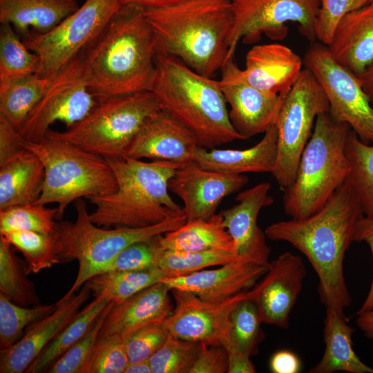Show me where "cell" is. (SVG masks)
<instances>
[{
  "label": "cell",
  "instance_id": "cell-3",
  "mask_svg": "<svg viewBox=\"0 0 373 373\" xmlns=\"http://www.w3.org/2000/svg\"><path fill=\"white\" fill-rule=\"evenodd\" d=\"M144 12L154 32L157 54L176 57L208 77L220 71L233 24L230 0H182Z\"/></svg>",
  "mask_w": 373,
  "mask_h": 373
},
{
  "label": "cell",
  "instance_id": "cell-33",
  "mask_svg": "<svg viewBox=\"0 0 373 373\" xmlns=\"http://www.w3.org/2000/svg\"><path fill=\"white\" fill-rule=\"evenodd\" d=\"M109 303L95 298L56 336L26 370V373L45 372L66 350L80 340L91 328Z\"/></svg>",
  "mask_w": 373,
  "mask_h": 373
},
{
  "label": "cell",
  "instance_id": "cell-40",
  "mask_svg": "<svg viewBox=\"0 0 373 373\" xmlns=\"http://www.w3.org/2000/svg\"><path fill=\"white\" fill-rule=\"evenodd\" d=\"M57 307V303L23 307L0 293V351L15 344L26 327L49 315Z\"/></svg>",
  "mask_w": 373,
  "mask_h": 373
},
{
  "label": "cell",
  "instance_id": "cell-23",
  "mask_svg": "<svg viewBox=\"0 0 373 373\" xmlns=\"http://www.w3.org/2000/svg\"><path fill=\"white\" fill-rule=\"evenodd\" d=\"M292 49L279 43L256 45L246 55L245 80L262 90L286 95L304 68Z\"/></svg>",
  "mask_w": 373,
  "mask_h": 373
},
{
  "label": "cell",
  "instance_id": "cell-44",
  "mask_svg": "<svg viewBox=\"0 0 373 373\" xmlns=\"http://www.w3.org/2000/svg\"><path fill=\"white\" fill-rule=\"evenodd\" d=\"M162 235L129 245L108 264L101 273L142 271L157 267L159 256L163 249L160 242Z\"/></svg>",
  "mask_w": 373,
  "mask_h": 373
},
{
  "label": "cell",
  "instance_id": "cell-49",
  "mask_svg": "<svg viewBox=\"0 0 373 373\" xmlns=\"http://www.w3.org/2000/svg\"><path fill=\"white\" fill-rule=\"evenodd\" d=\"M22 140L19 131L0 115V164L26 149Z\"/></svg>",
  "mask_w": 373,
  "mask_h": 373
},
{
  "label": "cell",
  "instance_id": "cell-27",
  "mask_svg": "<svg viewBox=\"0 0 373 373\" xmlns=\"http://www.w3.org/2000/svg\"><path fill=\"white\" fill-rule=\"evenodd\" d=\"M79 7L77 0H0V23L10 24L23 40L49 32Z\"/></svg>",
  "mask_w": 373,
  "mask_h": 373
},
{
  "label": "cell",
  "instance_id": "cell-29",
  "mask_svg": "<svg viewBox=\"0 0 373 373\" xmlns=\"http://www.w3.org/2000/svg\"><path fill=\"white\" fill-rule=\"evenodd\" d=\"M354 331L347 324L346 317L326 309L323 330L325 351L321 361L309 372L373 373V368L365 364L353 350L352 336Z\"/></svg>",
  "mask_w": 373,
  "mask_h": 373
},
{
  "label": "cell",
  "instance_id": "cell-2",
  "mask_svg": "<svg viewBox=\"0 0 373 373\" xmlns=\"http://www.w3.org/2000/svg\"><path fill=\"white\" fill-rule=\"evenodd\" d=\"M157 43L144 9L122 5L97 39L82 53L85 75L98 100L151 91Z\"/></svg>",
  "mask_w": 373,
  "mask_h": 373
},
{
  "label": "cell",
  "instance_id": "cell-21",
  "mask_svg": "<svg viewBox=\"0 0 373 373\" xmlns=\"http://www.w3.org/2000/svg\"><path fill=\"white\" fill-rule=\"evenodd\" d=\"M90 294L84 285L79 293L58 300L57 307L51 314L28 326L15 344L0 351V372H26L46 346L75 317Z\"/></svg>",
  "mask_w": 373,
  "mask_h": 373
},
{
  "label": "cell",
  "instance_id": "cell-17",
  "mask_svg": "<svg viewBox=\"0 0 373 373\" xmlns=\"http://www.w3.org/2000/svg\"><path fill=\"white\" fill-rule=\"evenodd\" d=\"M248 182L243 174H232L200 166L192 161L178 168L169 182V189L183 202L186 220H206L221 201Z\"/></svg>",
  "mask_w": 373,
  "mask_h": 373
},
{
  "label": "cell",
  "instance_id": "cell-51",
  "mask_svg": "<svg viewBox=\"0 0 373 373\" xmlns=\"http://www.w3.org/2000/svg\"><path fill=\"white\" fill-rule=\"evenodd\" d=\"M300 361L298 356L289 350H280L271 358L269 367L274 373H296L300 369Z\"/></svg>",
  "mask_w": 373,
  "mask_h": 373
},
{
  "label": "cell",
  "instance_id": "cell-39",
  "mask_svg": "<svg viewBox=\"0 0 373 373\" xmlns=\"http://www.w3.org/2000/svg\"><path fill=\"white\" fill-rule=\"evenodd\" d=\"M236 260L240 259L234 254L224 250L190 252L163 249L159 256L157 267L162 271L163 277L178 278Z\"/></svg>",
  "mask_w": 373,
  "mask_h": 373
},
{
  "label": "cell",
  "instance_id": "cell-35",
  "mask_svg": "<svg viewBox=\"0 0 373 373\" xmlns=\"http://www.w3.org/2000/svg\"><path fill=\"white\" fill-rule=\"evenodd\" d=\"M345 153L350 166L346 181L358 199L364 216L373 218V144L361 141L351 130Z\"/></svg>",
  "mask_w": 373,
  "mask_h": 373
},
{
  "label": "cell",
  "instance_id": "cell-4",
  "mask_svg": "<svg viewBox=\"0 0 373 373\" xmlns=\"http://www.w3.org/2000/svg\"><path fill=\"white\" fill-rule=\"evenodd\" d=\"M156 76L151 92L162 110L211 149L243 140L233 127L218 80L198 73L176 57L157 54Z\"/></svg>",
  "mask_w": 373,
  "mask_h": 373
},
{
  "label": "cell",
  "instance_id": "cell-45",
  "mask_svg": "<svg viewBox=\"0 0 373 373\" xmlns=\"http://www.w3.org/2000/svg\"><path fill=\"white\" fill-rule=\"evenodd\" d=\"M128 363L124 338L117 334L99 336L84 373H124Z\"/></svg>",
  "mask_w": 373,
  "mask_h": 373
},
{
  "label": "cell",
  "instance_id": "cell-24",
  "mask_svg": "<svg viewBox=\"0 0 373 373\" xmlns=\"http://www.w3.org/2000/svg\"><path fill=\"white\" fill-rule=\"evenodd\" d=\"M171 289L160 281L113 305L107 313L99 336L117 334L125 341L140 328L162 323L173 310Z\"/></svg>",
  "mask_w": 373,
  "mask_h": 373
},
{
  "label": "cell",
  "instance_id": "cell-13",
  "mask_svg": "<svg viewBox=\"0 0 373 373\" xmlns=\"http://www.w3.org/2000/svg\"><path fill=\"white\" fill-rule=\"evenodd\" d=\"M233 24L226 59L235 55L240 40L256 42L262 34L282 39L287 32L286 23L294 22L300 34L315 42L316 23L320 0H230Z\"/></svg>",
  "mask_w": 373,
  "mask_h": 373
},
{
  "label": "cell",
  "instance_id": "cell-38",
  "mask_svg": "<svg viewBox=\"0 0 373 373\" xmlns=\"http://www.w3.org/2000/svg\"><path fill=\"white\" fill-rule=\"evenodd\" d=\"M13 27L0 26V80L35 75L39 57L29 50Z\"/></svg>",
  "mask_w": 373,
  "mask_h": 373
},
{
  "label": "cell",
  "instance_id": "cell-36",
  "mask_svg": "<svg viewBox=\"0 0 373 373\" xmlns=\"http://www.w3.org/2000/svg\"><path fill=\"white\" fill-rule=\"evenodd\" d=\"M0 234L22 254L30 274H37L55 265L64 262L57 232L47 234L16 230Z\"/></svg>",
  "mask_w": 373,
  "mask_h": 373
},
{
  "label": "cell",
  "instance_id": "cell-31",
  "mask_svg": "<svg viewBox=\"0 0 373 373\" xmlns=\"http://www.w3.org/2000/svg\"><path fill=\"white\" fill-rule=\"evenodd\" d=\"M50 82L36 75L0 80V115L19 130Z\"/></svg>",
  "mask_w": 373,
  "mask_h": 373
},
{
  "label": "cell",
  "instance_id": "cell-26",
  "mask_svg": "<svg viewBox=\"0 0 373 373\" xmlns=\"http://www.w3.org/2000/svg\"><path fill=\"white\" fill-rule=\"evenodd\" d=\"M264 134L260 142L246 149H208L198 146L193 161L204 169L232 174L272 173L277 158L276 126Z\"/></svg>",
  "mask_w": 373,
  "mask_h": 373
},
{
  "label": "cell",
  "instance_id": "cell-52",
  "mask_svg": "<svg viewBox=\"0 0 373 373\" xmlns=\"http://www.w3.org/2000/svg\"><path fill=\"white\" fill-rule=\"evenodd\" d=\"M228 354L227 373H254L256 368L249 355L233 349H226Z\"/></svg>",
  "mask_w": 373,
  "mask_h": 373
},
{
  "label": "cell",
  "instance_id": "cell-48",
  "mask_svg": "<svg viewBox=\"0 0 373 373\" xmlns=\"http://www.w3.org/2000/svg\"><path fill=\"white\" fill-rule=\"evenodd\" d=\"M228 370V354L222 346L201 343L199 354L189 373H225Z\"/></svg>",
  "mask_w": 373,
  "mask_h": 373
},
{
  "label": "cell",
  "instance_id": "cell-9",
  "mask_svg": "<svg viewBox=\"0 0 373 373\" xmlns=\"http://www.w3.org/2000/svg\"><path fill=\"white\" fill-rule=\"evenodd\" d=\"M151 91L98 100L81 121L46 137L73 144L105 158L122 156L142 124L161 110Z\"/></svg>",
  "mask_w": 373,
  "mask_h": 373
},
{
  "label": "cell",
  "instance_id": "cell-18",
  "mask_svg": "<svg viewBox=\"0 0 373 373\" xmlns=\"http://www.w3.org/2000/svg\"><path fill=\"white\" fill-rule=\"evenodd\" d=\"M305 275L302 258L289 251L269 262L263 278L251 288L262 323L288 328Z\"/></svg>",
  "mask_w": 373,
  "mask_h": 373
},
{
  "label": "cell",
  "instance_id": "cell-37",
  "mask_svg": "<svg viewBox=\"0 0 373 373\" xmlns=\"http://www.w3.org/2000/svg\"><path fill=\"white\" fill-rule=\"evenodd\" d=\"M229 323V342L224 348L236 350L249 356L256 354L265 335L251 289L231 312Z\"/></svg>",
  "mask_w": 373,
  "mask_h": 373
},
{
  "label": "cell",
  "instance_id": "cell-22",
  "mask_svg": "<svg viewBox=\"0 0 373 373\" xmlns=\"http://www.w3.org/2000/svg\"><path fill=\"white\" fill-rule=\"evenodd\" d=\"M267 271V267L236 260L217 269L178 278L162 277L160 281L171 290L187 291L204 300L220 301L251 289Z\"/></svg>",
  "mask_w": 373,
  "mask_h": 373
},
{
  "label": "cell",
  "instance_id": "cell-56",
  "mask_svg": "<svg viewBox=\"0 0 373 373\" xmlns=\"http://www.w3.org/2000/svg\"><path fill=\"white\" fill-rule=\"evenodd\" d=\"M124 373H152L149 360L128 363Z\"/></svg>",
  "mask_w": 373,
  "mask_h": 373
},
{
  "label": "cell",
  "instance_id": "cell-19",
  "mask_svg": "<svg viewBox=\"0 0 373 373\" xmlns=\"http://www.w3.org/2000/svg\"><path fill=\"white\" fill-rule=\"evenodd\" d=\"M270 189V183L262 182L245 190L236 197L237 204L220 212L235 255L243 261L267 267L271 250L265 233L258 224V217L262 207L274 202L268 194Z\"/></svg>",
  "mask_w": 373,
  "mask_h": 373
},
{
  "label": "cell",
  "instance_id": "cell-47",
  "mask_svg": "<svg viewBox=\"0 0 373 373\" xmlns=\"http://www.w3.org/2000/svg\"><path fill=\"white\" fill-rule=\"evenodd\" d=\"M370 0H320V8L316 23V37L327 46L341 19Z\"/></svg>",
  "mask_w": 373,
  "mask_h": 373
},
{
  "label": "cell",
  "instance_id": "cell-50",
  "mask_svg": "<svg viewBox=\"0 0 373 373\" xmlns=\"http://www.w3.org/2000/svg\"><path fill=\"white\" fill-rule=\"evenodd\" d=\"M354 242H365L370 247L373 257V218L363 216L356 222ZM373 309V277L367 295L357 314Z\"/></svg>",
  "mask_w": 373,
  "mask_h": 373
},
{
  "label": "cell",
  "instance_id": "cell-1",
  "mask_svg": "<svg viewBox=\"0 0 373 373\" xmlns=\"http://www.w3.org/2000/svg\"><path fill=\"white\" fill-rule=\"evenodd\" d=\"M363 215L358 199L345 181L315 213L275 222L265 230L269 239L287 242L307 258L318 278L320 300L326 309L343 317L344 309L352 303L343 260L353 242L356 224Z\"/></svg>",
  "mask_w": 373,
  "mask_h": 373
},
{
  "label": "cell",
  "instance_id": "cell-25",
  "mask_svg": "<svg viewBox=\"0 0 373 373\" xmlns=\"http://www.w3.org/2000/svg\"><path fill=\"white\" fill-rule=\"evenodd\" d=\"M334 59L356 76L373 62V0L345 15L327 46Z\"/></svg>",
  "mask_w": 373,
  "mask_h": 373
},
{
  "label": "cell",
  "instance_id": "cell-53",
  "mask_svg": "<svg viewBox=\"0 0 373 373\" xmlns=\"http://www.w3.org/2000/svg\"><path fill=\"white\" fill-rule=\"evenodd\" d=\"M356 323L368 338H373V309L357 314Z\"/></svg>",
  "mask_w": 373,
  "mask_h": 373
},
{
  "label": "cell",
  "instance_id": "cell-6",
  "mask_svg": "<svg viewBox=\"0 0 373 373\" xmlns=\"http://www.w3.org/2000/svg\"><path fill=\"white\" fill-rule=\"evenodd\" d=\"M351 128L319 115L300 158L292 184L284 190L285 213L293 219L307 218L319 211L350 171L345 145Z\"/></svg>",
  "mask_w": 373,
  "mask_h": 373
},
{
  "label": "cell",
  "instance_id": "cell-28",
  "mask_svg": "<svg viewBox=\"0 0 373 373\" xmlns=\"http://www.w3.org/2000/svg\"><path fill=\"white\" fill-rule=\"evenodd\" d=\"M44 175L41 161L26 148L0 164V211L35 203L41 195Z\"/></svg>",
  "mask_w": 373,
  "mask_h": 373
},
{
  "label": "cell",
  "instance_id": "cell-11",
  "mask_svg": "<svg viewBox=\"0 0 373 373\" xmlns=\"http://www.w3.org/2000/svg\"><path fill=\"white\" fill-rule=\"evenodd\" d=\"M122 6L120 0H86L49 32L31 33L23 41L39 57L35 75L54 77L97 39Z\"/></svg>",
  "mask_w": 373,
  "mask_h": 373
},
{
  "label": "cell",
  "instance_id": "cell-14",
  "mask_svg": "<svg viewBox=\"0 0 373 373\" xmlns=\"http://www.w3.org/2000/svg\"><path fill=\"white\" fill-rule=\"evenodd\" d=\"M97 103L87 83L81 54L51 79L19 133L26 141H40L46 137L54 122L59 121L70 127L84 119Z\"/></svg>",
  "mask_w": 373,
  "mask_h": 373
},
{
  "label": "cell",
  "instance_id": "cell-41",
  "mask_svg": "<svg viewBox=\"0 0 373 373\" xmlns=\"http://www.w3.org/2000/svg\"><path fill=\"white\" fill-rule=\"evenodd\" d=\"M56 208L37 203L12 207L0 211V233L16 230L47 234L57 232Z\"/></svg>",
  "mask_w": 373,
  "mask_h": 373
},
{
  "label": "cell",
  "instance_id": "cell-12",
  "mask_svg": "<svg viewBox=\"0 0 373 373\" xmlns=\"http://www.w3.org/2000/svg\"><path fill=\"white\" fill-rule=\"evenodd\" d=\"M303 61L322 87L330 116L347 124L361 141L373 144V106L358 77L336 61L321 42H314Z\"/></svg>",
  "mask_w": 373,
  "mask_h": 373
},
{
  "label": "cell",
  "instance_id": "cell-32",
  "mask_svg": "<svg viewBox=\"0 0 373 373\" xmlns=\"http://www.w3.org/2000/svg\"><path fill=\"white\" fill-rule=\"evenodd\" d=\"M162 277L157 267L142 271H108L93 276L84 285L94 298L116 305L160 282Z\"/></svg>",
  "mask_w": 373,
  "mask_h": 373
},
{
  "label": "cell",
  "instance_id": "cell-15",
  "mask_svg": "<svg viewBox=\"0 0 373 373\" xmlns=\"http://www.w3.org/2000/svg\"><path fill=\"white\" fill-rule=\"evenodd\" d=\"M171 291L175 307L163 321L169 334L186 341L225 347L231 313L248 290L220 301L204 300L187 291Z\"/></svg>",
  "mask_w": 373,
  "mask_h": 373
},
{
  "label": "cell",
  "instance_id": "cell-10",
  "mask_svg": "<svg viewBox=\"0 0 373 373\" xmlns=\"http://www.w3.org/2000/svg\"><path fill=\"white\" fill-rule=\"evenodd\" d=\"M329 112L327 97L313 74L306 68L286 95L276 126L277 158L271 173L284 191L294 182L302 153L317 117Z\"/></svg>",
  "mask_w": 373,
  "mask_h": 373
},
{
  "label": "cell",
  "instance_id": "cell-16",
  "mask_svg": "<svg viewBox=\"0 0 373 373\" xmlns=\"http://www.w3.org/2000/svg\"><path fill=\"white\" fill-rule=\"evenodd\" d=\"M220 72L219 86L230 106L231 123L243 140L265 133L276 124L286 95L266 92L249 84L235 55L225 60Z\"/></svg>",
  "mask_w": 373,
  "mask_h": 373
},
{
  "label": "cell",
  "instance_id": "cell-8",
  "mask_svg": "<svg viewBox=\"0 0 373 373\" xmlns=\"http://www.w3.org/2000/svg\"><path fill=\"white\" fill-rule=\"evenodd\" d=\"M75 205V222L61 221L57 222V227L64 262L76 260L78 262L77 277L62 298L75 294L129 245L175 230L186 221L183 211L150 227L108 229L92 222L84 200H76Z\"/></svg>",
  "mask_w": 373,
  "mask_h": 373
},
{
  "label": "cell",
  "instance_id": "cell-20",
  "mask_svg": "<svg viewBox=\"0 0 373 373\" xmlns=\"http://www.w3.org/2000/svg\"><path fill=\"white\" fill-rule=\"evenodd\" d=\"M198 146L195 135L161 109L142 124L123 155L137 160L167 161L181 167L193 161Z\"/></svg>",
  "mask_w": 373,
  "mask_h": 373
},
{
  "label": "cell",
  "instance_id": "cell-57",
  "mask_svg": "<svg viewBox=\"0 0 373 373\" xmlns=\"http://www.w3.org/2000/svg\"><path fill=\"white\" fill-rule=\"evenodd\" d=\"M371 1V0H370Z\"/></svg>",
  "mask_w": 373,
  "mask_h": 373
},
{
  "label": "cell",
  "instance_id": "cell-30",
  "mask_svg": "<svg viewBox=\"0 0 373 373\" xmlns=\"http://www.w3.org/2000/svg\"><path fill=\"white\" fill-rule=\"evenodd\" d=\"M160 242L164 249L190 252L218 249L234 254L232 239L220 213L206 220H186L175 230L163 234Z\"/></svg>",
  "mask_w": 373,
  "mask_h": 373
},
{
  "label": "cell",
  "instance_id": "cell-5",
  "mask_svg": "<svg viewBox=\"0 0 373 373\" xmlns=\"http://www.w3.org/2000/svg\"><path fill=\"white\" fill-rule=\"evenodd\" d=\"M117 189L88 198L95 207L90 213L99 227H146L183 212L169 195V182L180 166L167 161L146 162L125 155L106 158Z\"/></svg>",
  "mask_w": 373,
  "mask_h": 373
},
{
  "label": "cell",
  "instance_id": "cell-54",
  "mask_svg": "<svg viewBox=\"0 0 373 373\" xmlns=\"http://www.w3.org/2000/svg\"><path fill=\"white\" fill-rule=\"evenodd\" d=\"M182 0H120L122 5L135 4L144 10L171 6Z\"/></svg>",
  "mask_w": 373,
  "mask_h": 373
},
{
  "label": "cell",
  "instance_id": "cell-34",
  "mask_svg": "<svg viewBox=\"0 0 373 373\" xmlns=\"http://www.w3.org/2000/svg\"><path fill=\"white\" fill-rule=\"evenodd\" d=\"M11 244L0 236V293L23 307L39 304L34 283L28 275V265L13 251Z\"/></svg>",
  "mask_w": 373,
  "mask_h": 373
},
{
  "label": "cell",
  "instance_id": "cell-7",
  "mask_svg": "<svg viewBox=\"0 0 373 373\" xmlns=\"http://www.w3.org/2000/svg\"><path fill=\"white\" fill-rule=\"evenodd\" d=\"M22 143L44 167L41 193L35 203L57 204L56 220L62 219L73 201L109 194L117 189L114 173L102 156L48 137L38 142L23 139Z\"/></svg>",
  "mask_w": 373,
  "mask_h": 373
},
{
  "label": "cell",
  "instance_id": "cell-42",
  "mask_svg": "<svg viewBox=\"0 0 373 373\" xmlns=\"http://www.w3.org/2000/svg\"><path fill=\"white\" fill-rule=\"evenodd\" d=\"M201 343L169 334L164 343L149 359L152 373H189Z\"/></svg>",
  "mask_w": 373,
  "mask_h": 373
},
{
  "label": "cell",
  "instance_id": "cell-46",
  "mask_svg": "<svg viewBox=\"0 0 373 373\" xmlns=\"http://www.w3.org/2000/svg\"><path fill=\"white\" fill-rule=\"evenodd\" d=\"M169 334L163 322L151 323L136 330L126 340L129 363L149 360Z\"/></svg>",
  "mask_w": 373,
  "mask_h": 373
},
{
  "label": "cell",
  "instance_id": "cell-43",
  "mask_svg": "<svg viewBox=\"0 0 373 373\" xmlns=\"http://www.w3.org/2000/svg\"><path fill=\"white\" fill-rule=\"evenodd\" d=\"M113 305L109 303L89 331L56 359L45 372L84 373L95 347L105 317Z\"/></svg>",
  "mask_w": 373,
  "mask_h": 373
},
{
  "label": "cell",
  "instance_id": "cell-55",
  "mask_svg": "<svg viewBox=\"0 0 373 373\" xmlns=\"http://www.w3.org/2000/svg\"><path fill=\"white\" fill-rule=\"evenodd\" d=\"M357 77L373 106V62Z\"/></svg>",
  "mask_w": 373,
  "mask_h": 373
}]
</instances>
